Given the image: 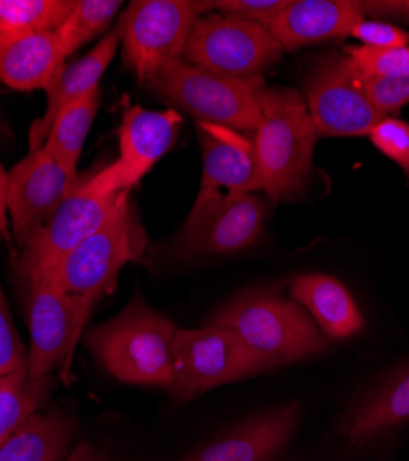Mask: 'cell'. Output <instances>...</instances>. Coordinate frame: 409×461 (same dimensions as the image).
Instances as JSON below:
<instances>
[{
    "mask_svg": "<svg viewBox=\"0 0 409 461\" xmlns=\"http://www.w3.org/2000/svg\"><path fill=\"white\" fill-rule=\"evenodd\" d=\"M207 325L235 334L270 371L328 351V339L310 314L277 286H254L236 294Z\"/></svg>",
    "mask_w": 409,
    "mask_h": 461,
    "instance_id": "obj_1",
    "label": "cell"
},
{
    "mask_svg": "<svg viewBox=\"0 0 409 461\" xmlns=\"http://www.w3.org/2000/svg\"><path fill=\"white\" fill-rule=\"evenodd\" d=\"M177 325L140 295L94 327L85 343L103 369L124 384L170 392L175 376Z\"/></svg>",
    "mask_w": 409,
    "mask_h": 461,
    "instance_id": "obj_2",
    "label": "cell"
},
{
    "mask_svg": "<svg viewBox=\"0 0 409 461\" xmlns=\"http://www.w3.org/2000/svg\"><path fill=\"white\" fill-rule=\"evenodd\" d=\"M258 107L260 124L251 140L262 190L270 200H291L310 179L317 130L299 91L264 87Z\"/></svg>",
    "mask_w": 409,
    "mask_h": 461,
    "instance_id": "obj_3",
    "label": "cell"
},
{
    "mask_svg": "<svg viewBox=\"0 0 409 461\" xmlns=\"http://www.w3.org/2000/svg\"><path fill=\"white\" fill-rule=\"evenodd\" d=\"M147 87L175 111L192 114L198 122L233 131H254L260 124L258 93L264 89L262 78H229L179 59Z\"/></svg>",
    "mask_w": 409,
    "mask_h": 461,
    "instance_id": "obj_4",
    "label": "cell"
},
{
    "mask_svg": "<svg viewBox=\"0 0 409 461\" xmlns=\"http://www.w3.org/2000/svg\"><path fill=\"white\" fill-rule=\"evenodd\" d=\"M146 246L147 235L129 198L94 235L37 279L49 281L65 294L100 301L117 288L124 266L140 260Z\"/></svg>",
    "mask_w": 409,
    "mask_h": 461,
    "instance_id": "obj_5",
    "label": "cell"
},
{
    "mask_svg": "<svg viewBox=\"0 0 409 461\" xmlns=\"http://www.w3.org/2000/svg\"><path fill=\"white\" fill-rule=\"evenodd\" d=\"M131 192L107 194L94 176L80 179L52 216L37 227L21 246L15 272L22 281H31L47 274L63 257L76 249L129 200Z\"/></svg>",
    "mask_w": 409,
    "mask_h": 461,
    "instance_id": "obj_6",
    "label": "cell"
},
{
    "mask_svg": "<svg viewBox=\"0 0 409 461\" xmlns=\"http://www.w3.org/2000/svg\"><path fill=\"white\" fill-rule=\"evenodd\" d=\"M409 427V358L360 392L338 415L330 432V454L360 459L382 450Z\"/></svg>",
    "mask_w": 409,
    "mask_h": 461,
    "instance_id": "obj_7",
    "label": "cell"
},
{
    "mask_svg": "<svg viewBox=\"0 0 409 461\" xmlns=\"http://www.w3.org/2000/svg\"><path fill=\"white\" fill-rule=\"evenodd\" d=\"M203 174L198 198L177 239L194 235L210 218L244 194L262 190L253 140L223 126L198 122Z\"/></svg>",
    "mask_w": 409,
    "mask_h": 461,
    "instance_id": "obj_8",
    "label": "cell"
},
{
    "mask_svg": "<svg viewBox=\"0 0 409 461\" xmlns=\"http://www.w3.org/2000/svg\"><path fill=\"white\" fill-rule=\"evenodd\" d=\"M207 3L137 0L124 12V59L138 82L150 84L172 63L184 59L191 32Z\"/></svg>",
    "mask_w": 409,
    "mask_h": 461,
    "instance_id": "obj_9",
    "label": "cell"
},
{
    "mask_svg": "<svg viewBox=\"0 0 409 461\" xmlns=\"http://www.w3.org/2000/svg\"><path fill=\"white\" fill-rule=\"evenodd\" d=\"M24 286L30 330L28 376L47 378L59 369L67 373L74 348L98 299L65 294L45 279L26 281Z\"/></svg>",
    "mask_w": 409,
    "mask_h": 461,
    "instance_id": "obj_10",
    "label": "cell"
},
{
    "mask_svg": "<svg viewBox=\"0 0 409 461\" xmlns=\"http://www.w3.org/2000/svg\"><path fill=\"white\" fill-rule=\"evenodd\" d=\"M270 369L229 330L205 325L177 329L175 376L170 390L175 404H187L218 388L258 376Z\"/></svg>",
    "mask_w": 409,
    "mask_h": 461,
    "instance_id": "obj_11",
    "label": "cell"
},
{
    "mask_svg": "<svg viewBox=\"0 0 409 461\" xmlns=\"http://www.w3.org/2000/svg\"><path fill=\"white\" fill-rule=\"evenodd\" d=\"M282 52L270 28L218 14L196 21L184 61L229 78H262Z\"/></svg>",
    "mask_w": 409,
    "mask_h": 461,
    "instance_id": "obj_12",
    "label": "cell"
},
{
    "mask_svg": "<svg viewBox=\"0 0 409 461\" xmlns=\"http://www.w3.org/2000/svg\"><path fill=\"white\" fill-rule=\"evenodd\" d=\"M303 98L319 137L369 135L386 119L367 98L361 74L347 56L317 63L308 74Z\"/></svg>",
    "mask_w": 409,
    "mask_h": 461,
    "instance_id": "obj_13",
    "label": "cell"
},
{
    "mask_svg": "<svg viewBox=\"0 0 409 461\" xmlns=\"http://www.w3.org/2000/svg\"><path fill=\"white\" fill-rule=\"evenodd\" d=\"M182 124L175 109L152 111L140 105L128 107L120 128V156L115 163L94 170V181L107 194L131 192L173 146Z\"/></svg>",
    "mask_w": 409,
    "mask_h": 461,
    "instance_id": "obj_14",
    "label": "cell"
},
{
    "mask_svg": "<svg viewBox=\"0 0 409 461\" xmlns=\"http://www.w3.org/2000/svg\"><path fill=\"white\" fill-rule=\"evenodd\" d=\"M80 183L78 170L58 161L41 146L8 172L6 205L19 246L45 223Z\"/></svg>",
    "mask_w": 409,
    "mask_h": 461,
    "instance_id": "obj_15",
    "label": "cell"
},
{
    "mask_svg": "<svg viewBox=\"0 0 409 461\" xmlns=\"http://www.w3.org/2000/svg\"><path fill=\"white\" fill-rule=\"evenodd\" d=\"M301 417L297 402L273 406L240 420L177 461H284Z\"/></svg>",
    "mask_w": 409,
    "mask_h": 461,
    "instance_id": "obj_16",
    "label": "cell"
},
{
    "mask_svg": "<svg viewBox=\"0 0 409 461\" xmlns=\"http://www.w3.org/2000/svg\"><path fill=\"white\" fill-rule=\"evenodd\" d=\"M268 203L244 194L235 203L210 218L194 235L173 239L164 251L170 262H189L201 257H226L240 253L264 237Z\"/></svg>",
    "mask_w": 409,
    "mask_h": 461,
    "instance_id": "obj_17",
    "label": "cell"
},
{
    "mask_svg": "<svg viewBox=\"0 0 409 461\" xmlns=\"http://www.w3.org/2000/svg\"><path fill=\"white\" fill-rule=\"evenodd\" d=\"M122 33L124 19L120 17L119 23L102 37V41L89 54L72 61L70 65L65 63L61 67L56 80L47 89L45 113L41 114V119H37L31 124L28 131V151L40 149L45 144L49 130L52 128L58 114L67 105L78 102L100 89L102 76L117 56L119 45L122 43Z\"/></svg>",
    "mask_w": 409,
    "mask_h": 461,
    "instance_id": "obj_18",
    "label": "cell"
},
{
    "mask_svg": "<svg viewBox=\"0 0 409 461\" xmlns=\"http://www.w3.org/2000/svg\"><path fill=\"white\" fill-rule=\"evenodd\" d=\"M361 19L363 5L351 0H288L270 32L284 50H297L347 37Z\"/></svg>",
    "mask_w": 409,
    "mask_h": 461,
    "instance_id": "obj_19",
    "label": "cell"
},
{
    "mask_svg": "<svg viewBox=\"0 0 409 461\" xmlns=\"http://www.w3.org/2000/svg\"><path fill=\"white\" fill-rule=\"evenodd\" d=\"M65 65L56 32L0 33V82L15 91H47Z\"/></svg>",
    "mask_w": 409,
    "mask_h": 461,
    "instance_id": "obj_20",
    "label": "cell"
},
{
    "mask_svg": "<svg viewBox=\"0 0 409 461\" xmlns=\"http://www.w3.org/2000/svg\"><path fill=\"white\" fill-rule=\"evenodd\" d=\"M289 297L310 314L326 339H349L365 327L351 290L326 274H301L289 283Z\"/></svg>",
    "mask_w": 409,
    "mask_h": 461,
    "instance_id": "obj_21",
    "label": "cell"
},
{
    "mask_svg": "<svg viewBox=\"0 0 409 461\" xmlns=\"http://www.w3.org/2000/svg\"><path fill=\"white\" fill-rule=\"evenodd\" d=\"M72 438L74 425L67 413H35L0 447V461H65Z\"/></svg>",
    "mask_w": 409,
    "mask_h": 461,
    "instance_id": "obj_22",
    "label": "cell"
},
{
    "mask_svg": "<svg viewBox=\"0 0 409 461\" xmlns=\"http://www.w3.org/2000/svg\"><path fill=\"white\" fill-rule=\"evenodd\" d=\"M100 95L102 91L98 89L89 96L67 105L56 117L43 144L58 161L72 170H78L84 144L100 107Z\"/></svg>",
    "mask_w": 409,
    "mask_h": 461,
    "instance_id": "obj_23",
    "label": "cell"
},
{
    "mask_svg": "<svg viewBox=\"0 0 409 461\" xmlns=\"http://www.w3.org/2000/svg\"><path fill=\"white\" fill-rule=\"evenodd\" d=\"M52 388V376L31 378L28 371L0 378V445L40 413Z\"/></svg>",
    "mask_w": 409,
    "mask_h": 461,
    "instance_id": "obj_24",
    "label": "cell"
},
{
    "mask_svg": "<svg viewBox=\"0 0 409 461\" xmlns=\"http://www.w3.org/2000/svg\"><path fill=\"white\" fill-rule=\"evenodd\" d=\"M76 0H0V33L56 32Z\"/></svg>",
    "mask_w": 409,
    "mask_h": 461,
    "instance_id": "obj_25",
    "label": "cell"
},
{
    "mask_svg": "<svg viewBox=\"0 0 409 461\" xmlns=\"http://www.w3.org/2000/svg\"><path fill=\"white\" fill-rule=\"evenodd\" d=\"M120 0H76L67 21L56 30L65 59L102 35L119 15Z\"/></svg>",
    "mask_w": 409,
    "mask_h": 461,
    "instance_id": "obj_26",
    "label": "cell"
},
{
    "mask_svg": "<svg viewBox=\"0 0 409 461\" xmlns=\"http://www.w3.org/2000/svg\"><path fill=\"white\" fill-rule=\"evenodd\" d=\"M347 58L365 76H387V78H409V47L367 49L347 47Z\"/></svg>",
    "mask_w": 409,
    "mask_h": 461,
    "instance_id": "obj_27",
    "label": "cell"
},
{
    "mask_svg": "<svg viewBox=\"0 0 409 461\" xmlns=\"http://www.w3.org/2000/svg\"><path fill=\"white\" fill-rule=\"evenodd\" d=\"M26 353L12 320L3 285H0V378L28 371Z\"/></svg>",
    "mask_w": 409,
    "mask_h": 461,
    "instance_id": "obj_28",
    "label": "cell"
},
{
    "mask_svg": "<svg viewBox=\"0 0 409 461\" xmlns=\"http://www.w3.org/2000/svg\"><path fill=\"white\" fill-rule=\"evenodd\" d=\"M386 158L396 163L409 177V124L386 117L367 135Z\"/></svg>",
    "mask_w": 409,
    "mask_h": 461,
    "instance_id": "obj_29",
    "label": "cell"
},
{
    "mask_svg": "<svg viewBox=\"0 0 409 461\" xmlns=\"http://www.w3.org/2000/svg\"><path fill=\"white\" fill-rule=\"evenodd\" d=\"M361 86L370 104L384 117L400 113V109L409 104V78H387V76L361 74Z\"/></svg>",
    "mask_w": 409,
    "mask_h": 461,
    "instance_id": "obj_30",
    "label": "cell"
},
{
    "mask_svg": "<svg viewBox=\"0 0 409 461\" xmlns=\"http://www.w3.org/2000/svg\"><path fill=\"white\" fill-rule=\"evenodd\" d=\"M286 5L288 0H214V3H207V10L270 28Z\"/></svg>",
    "mask_w": 409,
    "mask_h": 461,
    "instance_id": "obj_31",
    "label": "cell"
},
{
    "mask_svg": "<svg viewBox=\"0 0 409 461\" xmlns=\"http://www.w3.org/2000/svg\"><path fill=\"white\" fill-rule=\"evenodd\" d=\"M351 37L358 40L361 47L367 49H398L409 47V33L398 28L396 24L378 21V19H361L351 32Z\"/></svg>",
    "mask_w": 409,
    "mask_h": 461,
    "instance_id": "obj_32",
    "label": "cell"
},
{
    "mask_svg": "<svg viewBox=\"0 0 409 461\" xmlns=\"http://www.w3.org/2000/svg\"><path fill=\"white\" fill-rule=\"evenodd\" d=\"M375 12V14H389L398 15L402 19H409V0H398V3H367L363 5V12Z\"/></svg>",
    "mask_w": 409,
    "mask_h": 461,
    "instance_id": "obj_33",
    "label": "cell"
},
{
    "mask_svg": "<svg viewBox=\"0 0 409 461\" xmlns=\"http://www.w3.org/2000/svg\"><path fill=\"white\" fill-rule=\"evenodd\" d=\"M65 461H103V457L91 443H80L65 457Z\"/></svg>",
    "mask_w": 409,
    "mask_h": 461,
    "instance_id": "obj_34",
    "label": "cell"
},
{
    "mask_svg": "<svg viewBox=\"0 0 409 461\" xmlns=\"http://www.w3.org/2000/svg\"><path fill=\"white\" fill-rule=\"evenodd\" d=\"M8 212V205H6V192L0 188V229H4V218Z\"/></svg>",
    "mask_w": 409,
    "mask_h": 461,
    "instance_id": "obj_35",
    "label": "cell"
},
{
    "mask_svg": "<svg viewBox=\"0 0 409 461\" xmlns=\"http://www.w3.org/2000/svg\"><path fill=\"white\" fill-rule=\"evenodd\" d=\"M0 188H3L4 192H8V172L4 170L3 163H0Z\"/></svg>",
    "mask_w": 409,
    "mask_h": 461,
    "instance_id": "obj_36",
    "label": "cell"
},
{
    "mask_svg": "<svg viewBox=\"0 0 409 461\" xmlns=\"http://www.w3.org/2000/svg\"><path fill=\"white\" fill-rule=\"evenodd\" d=\"M405 21H409V19H405Z\"/></svg>",
    "mask_w": 409,
    "mask_h": 461,
    "instance_id": "obj_37",
    "label": "cell"
},
{
    "mask_svg": "<svg viewBox=\"0 0 409 461\" xmlns=\"http://www.w3.org/2000/svg\"><path fill=\"white\" fill-rule=\"evenodd\" d=\"M0 447H3V445H0Z\"/></svg>",
    "mask_w": 409,
    "mask_h": 461,
    "instance_id": "obj_38",
    "label": "cell"
}]
</instances>
